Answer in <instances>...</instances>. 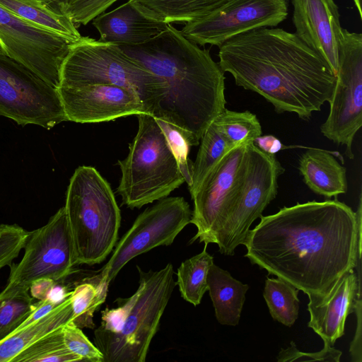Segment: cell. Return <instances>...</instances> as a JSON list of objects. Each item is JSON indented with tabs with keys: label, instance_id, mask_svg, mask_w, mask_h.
I'll return each instance as SVG.
<instances>
[{
	"label": "cell",
	"instance_id": "d4e9b609",
	"mask_svg": "<svg viewBox=\"0 0 362 362\" xmlns=\"http://www.w3.org/2000/svg\"><path fill=\"white\" fill-rule=\"evenodd\" d=\"M204 250L183 261L177 271L176 285L178 286L182 298L197 306L200 304L204 294L207 291V275L214 264V257Z\"/></svg>",
	"mask_w": 362,
	"mask_h": 362
},
{
	"label": "cell",
	"instance_id": "ac0fdd59",
	"mask_svg": "<svg viewBox=\"0 0 362 362\" xmlns=\"http://www.w3.org/2000/svg\"><path fill=\"white\" fill-rule=\"evenodd\" d=\"M358 272H347L327 295L310 300L308 304V326L330 346L344 335L346 318L354 311L356 301L361 295V262Z\"/></svg>",
	"mask_w": 362,
	"mask_h": 362
},
{
	"label": "cell",
	"instance_id": "f1b7e54d",
	"mask_svg": "<svg viewBox=\"0 0 362 362\" xmlns=\"http://www.w3.org/2000/svg\"><path fill=\"white\" fill-rule=\"evenodd\" d=\"M214 122L233 147L254 143L262 132L257 116L248 110L236 112L225 108Z\"/></svg>",
	"mask_w": 362,
	"mask_h": 362
},
{
	"label": "cell",
	"instance_id": "60d3db41",
	"mask_svg": "<svg viewBox=\"0 0 362 362\" xmlns=\"http://www.w3.org/2000/svg\"><path fill=\"white\" fill-rule=\"evenodd\" d=\"M40 1H42L52 6H54V7H57V8H59V4L63 1V0H40ZM60 9V8H59Z\"/></svg>",
	"mask_w": 362,
	"mask_h": 362
},
{
	"label": "cell",
	"instance_id": "cb8c5ba5",
	"mask_svg": "<svg viewBox=\"0 0 362 362\" xmlns=\"http://www.w3.org/2000/svg\"><path fill=\"white\" fill-rule=\"evenodd\" d=\"M0 6L16 16L75 42L81 35L73 21L59 8L40 0H0Z\"/></svg>",
	"mask_w": 362,
	"mask_h": 362
},
{
	"label": "cell",
	"instance_id": "603a6c76",
	"mask_svg": "<svg viewBox=\"0 0 362 362\" xmlns=\"http://www.w3.org/2000/svg\"><path fill=\"white\" fill-rule=\"evenodd\" d=\"M71 294V291L69 292L50 313L0 341V362H11L35 341L70 322L73 317Z\"/></svg>",
	"mask_w": 362,
	"mask_h": 362
},
{
	"label": "cell",
	"instance_id": "e575fe53",
	"mask_svg": "<svg viewBox=\"0 0 362 362\" xmlns=\"http://www.w3.org/2000/svg\"><path fill=\"white\" fill-rule=\"evenodd\" d=\"M63 335L66 347L81 361L103 362V356L99 349L71 321L64 325Z\"/></svg>",
	"mask_w": 362,
	"mask_h": 362
},
{
	"label": "cell",
	"instance_id": "277c9868",
	"mask_svg": "<svg viewBox=\"0 0 362 362\" xmlns=\"http://www.w3.org/2000/svg\"><path fill=\"white\" fill-rule=\"evenodd\" d=\"M139 272V286L130 297L116 299L117 307L102 311L94 344L103 362H144L176 282L173 266Z\"/></svg>",
	"mask_w": 362,
	"mask_h": 362
},
{
	"label": "cell",
	"instance_id": "8d00e7d4",
	"mask_svg": "<svg viewBox=\"0 0 362 362\" xmlns=\"http://www.w3.org/2000/svg\"><path fill=\"white\" fill-rule=\"evenodd\" d=\"M357 316V327L353 341L351 342L350 354L353 361L361 362V295H360L355 304Z\"/></svg>",
	"mask_w": 362,
	"mask_h": 362
},
{
	"label": "cell",
	"instance_id": "d6a6232c",
	"mask_svg": "<svg viewBox=\"0 0 362 362\" xmlns=\"http://www.w3.org/2000/svg\"><path fill=\"white\" fill-rule=\"evenodd\" d=\"M119 0H63L60 10L75 25H86Z\"/></svg>",
	"mask_w": 362,
	"mask_h": 362
},
{
	"label": "cell",
	"instance_id": "4fadbf2b",
	"mask_svg": "<svg viewBox=\"0 0 362 362\" xmlns=\"http://www.w3.org/2000/svg\"><path fill=\"white\" fill-rule=\"evenodd\" d=\"M72 42L0 6V48L56 88Z\"/></svg>",
	"mask_w": 362,
	"mask_h": 362
},
{
	"label": "cell",
	"instance_id": "d590c367",
	"mask_svg": "<svg viewBox=\"0 0 362 362\" xmlns=\"http://www.w3.org/2000/svg\"><path fill=\"white\" fill-rule=\"evenodd\" d=\"M341 351L324 342L323 349L317 352H303L299 351L293 341L290 346L281 349L276 357L279 362L292 361H325L339 362L341 356Z\"/></svg>",
	"mask_w": 362,
	"mask_h": 362
},
{
	"label": "cell",
	"instance_id": "ba28073f",
	"mask_svg": "<svg viewBox=\"0 0 362 362\" xmlns=\"http://www.w3.org/2000/svg\"><path fill=\"white\" fill-rule=\"evenodd\" d=\"M284 172L275 155L248 144L243 172L217 238L221 254L233 255L244 244L252 223L276 197L278 178Z\"/></svg>",
	"mask_w": 362,
	"mask_h": 362
},
{
	"label": "cell",
	"instance_id": "30bf717a",
	"mask_svg": "<svg viewBox=\"0 0 362 362\" xmlns=\"http://www.w3.org/2000/svg\"><path fill=\"white\" fill-rule=\"evenodd\" d=\"M192 211L181 197H165L146 209L116 243L109 261L91 279L108 288L123 267L134 257L156 247L171 245L190 223Z\"/></svg>",
	"mask_w": 362,
	"mask_h": 362
},
{
	"label": "cell",
	"instance_id": "ffe728a7",
	"mask_svg": "<svg viewBox=\"0 0 362 362\" xmlns=\"http://www.w3.org/2000/svg\"><path fill=\"white\" fill-rule=\"evenodd\" d=\"M298 169L304 182L319 195L337 197L347 191L346 168L326 151H306L300 158Z\"/></svg>",
	"mask_w": 362,
	"mask_h": 362
},
{
	"label": "cell",
	"instance_id": "8fae6325",
	"mask_svg": "<svg viewBox=\"0 0 362 362\" xmlns=\"http://www.w3.org/2000/svg\"><path fill=\"white\" fill-rule=\"evenodd\" d=\"M0 116L47 129L67 121L57 89L1 48Z\"/></svg>",
	"mask_w": 362,
	"mask_h": 362
},
{
	"label": "cell",
	"instance_id": "44dd1931",
	"mask_svg": "<svg viewBox=\"0 0 362 362\" xmlns=\"http://www.w3.org/2000/svg\"><path fill=\"white\" fill-rule=\"evenodd\" d=\"M207 286L217 321L223 325H238L249 285L213 264L208 272Z\"/></svg>",
	"mask_w": 362,
	"mask_h": 362
},
{
	"label": "cell",
	"instance_id": "7a4b0ae2",
	"mask_svg": "<svg viewBox=\"0 0 362 362\" xmlns=\"http://www.w3.org/2000/svg\"><path fill=\"white\" fill-rule=\"evenodd\" d=\"M218 47L221 69L237 86L264 97L279 113L293 112L308 120L331 98L336 74L295 33L260 28Z\"/></svg>",
	"mask_w": 362,
	"mask_h": 362
},
{
	"label": "cell",
	"instance_id": "6da1fadb",
	"mask_svg": "<svg viewBox=\"0 0 362 362\" xmlns=\"http://www.w3.org/2000/svg\"><path fill=\"white\" fill-rule=\"evenodd\" d=\"M245 257L307 294L324 297L361 260V194L356 212L337 197L284 206L261 216Z\"/></svg>",
	"mask_w": 362,
	"mask_h": 362
},
{
	"label": "cell",
	"instance_id": "83f0119b",
	"mask_svg": "<svg viewBox=\"0 0 362 362\" xmlns=\"http://www.w3.org/2000/svg\"><path fill=\"white\" fill-rule=\"evenodd\" d=\"M62 326L24 349L11 362H72L81 358L66 347Z\"/></svg>",
	"mask_w": 362,
	"mask_h": 362
},
{
	"label": "cell",
	"instance_id": "836d02e7",
	"mask_svg": "<svg viewBox=\"0 0 362 362\" xmlns=\"http://www.w3.org/2000/svg\"><path fill=\"white\" fill-rule=\"evenodd\" d=\"M30 232L17 224L0 225V270L10 266L24 247Z\"/></svg>",
	"mask_w": 362,
	"mask_h": 362
},
{
	"label": "cell",
	"instance_id": "d6986e66",
	"mask_svg": "<svg viewBox=\"0 0 362 362\" xmlns=\"http://www.w3.org/2000/svg\"><path fill=\"white\" fill-rule=\"evenodd\" d=\"M99 40L118 46H139L160 34L168 23L144 16L129 1L92 20Z\"/></svg>",
	"mask_w": 362,
	"mask_h": 362
},
{
	"label": "cell",
	"instance_id": "52a82bcc",
	"mask_svg": "<svg viewBox=\"0 0 362 362\" xmlns=\"http://www.w3.org/2000/svg\"><path fill=\"white\" fill-rule=\"evenodd\" d=\"M136 115L137 133L127 158L118 160L122 176L117 192L132 209L167 197L185 182L156 118L148 113Z\"/></svg>",
	"mask_w": 362,
	"mask_h": 362
},
{
	"label": "cell",
	"instance_id": "3957f363",
	"mask_svg": "<svg viewBox=\"0 0 362 362\" xmlns=\"http://www.w3.org/2000/svg\"><path fill=\"white\" fill-rule=\"evenodd\" d=\"M120 47L164 83L153 116L187 132L198 145L226 108L224 71L218 63L170 23L145 44Z\"/></svg>",
	"mask_w": 362,
	"mask_h": 362
},
{
	"label": "cell",
	"instance_id": "7c38bea8",
	"mask_svg": "<svg viewBox=\"0 0 362 362\" xmlns=\"http://www.w3.org/2000/svg\"><path fill=\"white\" fill-rule=\"evenodd\" d=\"M338 71L329 113L320 127L324 136L346 146L353 159L352 144L362 125V34L342 28L338 49Z\"/></svg>",
	"mask_w": 362,
	"mask_h": 362
},
{
	"label": "cell",
	"instance_id": "9c48e42d",
	"mask_svg": "<svg viewBox=\"0 0 362 362\" xmlns=\"http://www.w3.org/2000/svg\"><path fill=\"white\" fill-rule=\"evenodd\" d=\"M23 248L20 262L9 266L8 284L0 298L29 291L37 279L57 282L71 273L75 266L74 248L64 206L45 226L30 232Z\"/></svg>",
	"mask_w": 362,
	"mask_h": 362
},
{
	"label": "cell",
	"instance_id": "4316f807",
	"mask_svg": "<svg viewBox=\"0 0 362 362\" xmlns=\"http://www.w3.org/2000/svg\"><path fill=\"white\" fill-rule=\"evenodd\" d=\"M299 290L277 277L267 276L263 296L272 318L287 327L296 321L299 313Z\"/></svg>",
	"mask_w": 362,
	"mask_h": 362
},
{
	"label": "cell",
	"instance_id": "f35d334b",
	"mask_svg": "<svg viewBox=\"0 0 362 362\" xmlns=\"http://www.w3.org/2000/svg\"><path fill=\"white\" fill-rule=\"evenodd\" d=\"M254 144L262 151L275 155L282 149L281 141L273 135H260L255 139Z\"/></svg>",
	"mask_w": 362,
	"mask_h": 362
},
{
	"label": "cell",
	"instance_id": "f546056e",
	"mask_svg": "<svg viewBox=\"0 0 362 362\" xmlns=\"http://www.w3.org/2000/svg\"><path fill=\"white\" fill-rule=\"evenodd\" d=\"M107 288L88 279L78 284L71 291L73 317L71 322L79 328L93 329V314L105 302Z\"/></svg>",
	"mask_w": 362,
	"mask_h": 362
},
{
	"label": "cell",
	"instance_id": "5b68a950",
	"mask_svg": "<svg viewBox=\"0 0 362 362\" xmlns=\"http://www.w3.org/2000/svg\"><path fill=\"white\" fill-rule=\"evenodd\" d=\"M64 208L75 265L103 262L115 246L121 223L107 181L93 167L79 166L70 179Z\"/></svg>",
	"mask_w": 362,
	"mask_h": 362
},
{
	"label": "cell",
	"instance_id": "7402d4cb",
	"mask_svg": "<svg viewBox=\"0 0 362 362\" xmlns=\"http://www.w3.org/2000/svg\"><path fill=\"white\" fill-rule=\"evenodd\" d=\"M144 16L163 23H187L205 18L229 0H128Z\"/></svg>",
	"mask_w": 362,
	"mask_h": 362
},
{
	"label": "cell",
	"instance_id": "484cf974",
	"mask_svg": "<svg viewBox=\"0 0 362 362\" xmlns=\"http://www.w3.org/2000/svg\"><path fill=\"white\" fill-rule=\"evenodd\" d=\"M232 148L233 147L213 121L201 139L197 158L192 165V184L188 187L190 195L197 190L208 174Z\"/></svg>",
	"mask_w": 362,
	"mask_h": 362
},
{
	"label": "cell",
	"instance_id": "e0dca14e",
	"mask_svg": "<svg viewBox=\"0 0 362 362\" xmlns=\"http://www.w3.org/2000/svg\"><path fill=\"white\" fill-rule=\"evenodd\" d=\"M295 35L332 69L338 71L341 29L334 0H291Z\"/></svg>",
	"mask_w": 362,
	"mask_h": 362
},
{
	"label": "cell",
	"instance_id": "74e56055",
	"mask_svg": "<svg viewBox=\"0 0 362 362\" xmlns=\"http://www.w3.org/2000/svg\"><path fill=\"white\" fill-rule=\"evenodd\" d=\"M57 282L49 279H40L30 286L31 296L38 300H43L50 296L55 288Z\"/></svg>",
	"mask_w": 362,
	"mask_h": 362
},
{
	"label": "cell",
	"instance_id": "2e32d148",
	"mask_svg": "<svg viewBox=\"0 0 362 362\" xmlns=\"http://www.w3.org/2000/svg\"><path fill=\"white\" fill-rule=\"evenodd\" d=\"M57 89L67 121L97 123L148 113L139 96L124 87L95 84Z\"/></svg>",
	"mask_w": 362,
	"mask_h": 362
},
{
	"label": "cell",
	"instance_id": "ab89813d",
	"mask_svg": "<svg viewBox=\"0 0 362 362\" xmlns=\"http://www.w3.org/2000/svg\"><path fill=\"white\" fill-rule=\"evenodd\" d=\"M355 6L356 7L359 17L362 19V9H361V0H352Z\"/></svg>",
	"mask_w": 362,
	"mask_h": 362
},
{
	"label": "cell",
	"instance_id": "9a60e30c",
	"mask_svg": "<svg viewBox=\"0 0 362 362\" xmlns=\"http://www.w3.org/2000/svg\"><path fill=\"white\" fill-rule=\"evenodd\" d=\"M288 0H229L202 19L180 30L197 45L221 46L228 40L260 28L276 27L288 16Z\"/></svg>",
	"mask_w": 362,
	"mask_h": 362
},
{
	"label": "cell",
	"instance_id": "5bb4252c",
	"mask_svg": "<svg viewBox=\"0 0 362 362\" xmlns=\"http://www.w3.org/2000/svg\"><path fill=\"white\" fill-rule=\"evenodd\" d=\"M247 146L238 145L229 150L191 195L194 207L190 223L197 231L189 243L199 240L216 244L243 172Z\"/></svg>",
	"mask_w": 362,
	"mask_h": 362
},
{
	"label": "cell",
	"instance_id": "8992f818",
	"mask_svg": "<svg viewBox=\"0 0 362 362\" xmlns=\"http://www.w3.org/2000/svg\"><path fill=\"white\" fill-rule=\"evenodd\" d=\"M95 84L115 85L134 91L152 115L165 92L163 81L120 46L81 36L69 47L61 67L58 87Z\"/></svg>",
	"mask_w": 362,
	"mask_h": 362
},
{
	"label": "cell",
	"instance_id": "4dcf8cb0",
	"mask_svg": "<svg viewBox=\"0 0 362 362\" xmlns=\"http://www.w3.org/2000/svg\"><path fill=\"white\" fill-rule=\"evenodd\" d=\"M27 291L0 298V341L12 334L36 308Z\"/></svg>",
	"mask_w": 362,
	"mask_h": 362
},
{
	"label": "cell",
	"instance_id": "1f68e13d",
	"mask_svg": "<svg viewBox=\"0 0 362 362\" xmlns=\"http://www.w3.org/2000/svg\"><path fill=\"white\" fill-rule=\"evenodd\" d=\"M156 120L177 162L179 168L188 187L192 184L193 163L188 158L190 147L194 145L191 136L173 124L160 119Z\"/></svg>",
	"mask_w": 362,
	"mask_h": 362
}]
</instances>
